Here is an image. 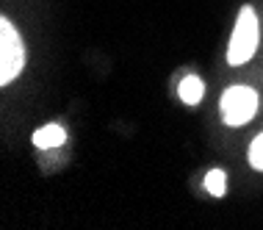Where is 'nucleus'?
I'll list each match as a JSON object with an SVG mask.
<instances>
[{
  "mask_svg": "<svg viewBox=\"0 0 263 230\" xmlns=\"http://www.w3.org/2000/svg\"><path fill=\"white\" fill-rule=\"evenodd\" d=\"M258 33H260V25H258V17L250 6L238 11V20H236V31L230 37V47H227V61L233 67L238 64H247L255 56V47H258Z\"/></svg>",
  "mask_w": 263,
  "mask_h": 230,
  "instance_id": "nucleus-1",
  "label": "nucleus"
},
{
  "mask_svg": "<svg viewBox=\"0 0 263 230\" xmlns=\"http://www.w3.org/2000/svg\"><path fill=\"white\" fill-rule=\"evenodd\" d=\"M23 64H25L23 39H20L17 28L3 17L0 20V83L9 86L14 78L23 73Z\"/></svg>",
  "mask_w": 263,
  "mask_h": 230,
  "instance_id": "nucleus-2",
  "label": "nucleus"
},
{
  "mask_svg": "<svg viewBox=\"0 0 263 230\" xmlns=\"http://www.w3.org/2000/svg\"><path fill=\"white\" fill-rule=\"evenodd\" d=\"M258 111V95L250 86H230L222 97V119L227 125L238 128L244 122H250Z\"/></svg>",
  "mask_w": 263,
  "mask_h": 230,
  "instance_id": "nucleus-3",
  "label": "nucleus"
},
{
  "mask_svg": "<svg viewBox=\"0 0 263 230\" xmlns=\"http://www.w3.org/2000/svg\"><path fill=\"white\" fill-rule=\"evenodd\" d=\"M64 141H67V131H64L61 125H55V122L39 128V131L33 133V145L39 150H55V147H61Z\"/></svg>",
  "mask_w": 263,
  "mask_h": 230,
  "instance_id": "nucleus-4",
  "label": "nucleus"
},
{
  "mask_svg": "<svg viewBox=\"0 0 263 230\" xmlns=\"http://www.w3.org/2000/svg\"><path fill=\"white\" fill-rule=\"evenodd\" d=\"M177 92H180V100H183L186 105H197V103L202 100L205 86H202V81H200L197 75H186V78L180 81V89H177Z\"/></svg>",
  "mask_w": 263,
  "mask_h": 230,
  "instance_id": "nucleus-5",
  "label": "nucleus"
},
{
  "mask_svg": "<svg viewBox=\"0 0 263 230\" xmlns=\"http://www.w3.org/2000/svg\"><path fill=\"white\" fill-rule=\"evenodd\" d=\"M205 189H208V194H213V197H222L224 189H227V178L222 169H211L208 175H205Z\"/></svg>",
  "mask_w": 263,
  "mask_h": 230,
  "instance_id": "nucleus-6",
  "label": "nucleus"
},
{
  "mask_svg": "<svg viewBox=\"0 0 263 230\" xmlns=\"http://www.w3.org/2000/svg\"><path fill=\"white\" fill-rule=\"evenodd\" d=\"M250 164H252L255 169L263 172V133L250 145Z\"/></svg>",
  "mask_w": 263,
  "mask_h": 230,
  "instance_id": "nucleus-7",
  "label": "nucleus"
}]
</instances>
